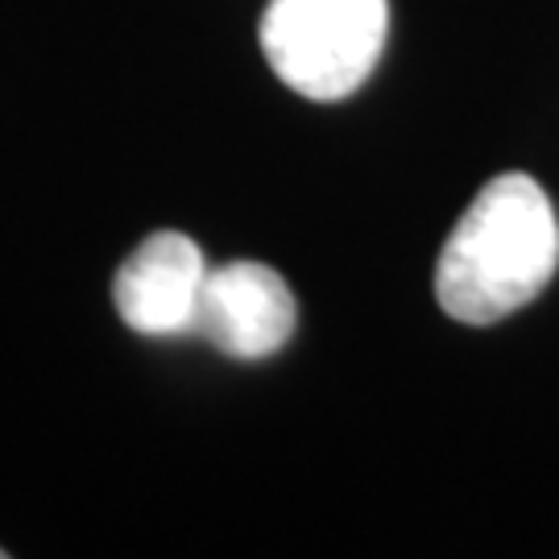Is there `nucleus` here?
Segmentation results:
<instances>
[{"instance_id": "obj_1", "label": "nucleus", "mask_w": 559, "mask_h": 559, "mask_svg": "<svg viewBox=\"0 0 559 559\" xmlns=\"http://www.w3.org/2000/svg\"><path fill=\"white\" fill-rule=\"evenodd\" d=\"M559 221L531 175H498L468 203L436 265V299L460 323H498L556 278Z\"/></svg>"}, {"instance_id": "obj_2", "label": "nucleus", "mask_w": 559, "mask_h": 559, "mask_svg": "<svg viewBox=\"0 0 559 559\" xmlns=\"http://www.w3.org/2000/svg\"><path fill=\"white\" fill-rule=\"evenodd\" d=\"M385 34V0H270L261 17V50L274 75L316 104L353 96L373 75Z\"/></svg>"}, {"instance_id": "obj_3", "label": "nucleus", "mask_w": 559, "mask_h": 559, "mask_svg": "<svg viewBox=\"0 0 559 559\" xmlns=\"http://www.w3.org/2000/svg\"><path fill=\"white\" fill-rule=\"evenodd\" d=\"M299 328V302L278 270L261 261H228L207 270L195 332L237 360L274 357Z\"/></svg>"}, {"instance_id": "obj_4", "label": "nucleus", "mask_w": 559, "mask_h": 559, "mask_svg": "<svg viewBox=\"0 0 559 559\" xmlns=\"http://www.w3.org/2000/svg\"><path fill=\"white\" fill-rule=\"evenodd\" d=\"M203 282L207 261L200 245L182 233H154L117 270V316L138 336H191Z\"/></svg>"}, {"instance_id": "obj_5", "label": "nucleus", "mask_w": 559, "mask_h": 559, "mask_svg": "<svg viewBox=\"0 0 559 559\" xmlns=\"http://www.w3.org/2000/svg\"><path fill=\"white\" fill-rule=\"evenodd\" d=\"M0 559H4V551H0Z\"/></svg>"}]
</instances>
